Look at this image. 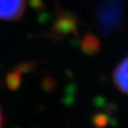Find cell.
<instances>
[{"instance_id":"6da1fadb","label":"cell","mask_w":128,"mask_h":128,"mask_svg":"<svg viewBox=\"0 0 128 128\" xmlns=\"http://www.w3.org/2000/svg\"><path fill=\"white\" fill-rule=\"evenodd\" d=\"M124 6L122 0H101L96 14V26L104 36H114L121 28Z\"/></svg>"},{"instance_id":"7a4b0ae2","label":"cell","mask_w":128,"mask_h":128,"mask_svg":"<svg viewBox=\"0 0 128 128\" xmlns=\"http://www.w3.org/2000/svg\"><path fill=\"white\" fill-rule=\"evenodd\" d=\"M26 0H0V19L14 21L22 17Z\"/></svg>"},{"instance_id":"3957f363","label":"cell","mask_w":128,"mask_h":128,"mask_svg":"<svg viewBox=\"0 0 128 128\" xmlns=\"http://www.w3.org/2000/svg\"><path fill=\"white\" fill-rule=\"evenodd\" d=\"M76 21L75 18L69 13H60L54 25V34L60 38L76 32Z\"/></svg>"},{"instance_id":"277c9868","label":"cell","mask_w":128,"mask_h":128,"mask_svg":"<svg viewBox=\"0 0 128 128\" xmlns=\"http://www.w3.org/2000/svg\"><path fill=\"white\" fill-rule=\"evenodd\" d=\"M113 80L116 88L128 95V56L116 66L113 72Z\"/></svg>"},{"instance_id":"5b68a950","label":"cell","mask_w":128,"mask_h":128,"mask_svg":"<svg viewBox=\"0 0 128 128\" xmlns=\"http://www.w3.org/2000/svg\"><path fill=\"white\" fill-rule=\"evenodd\" d=\"M28 69V65H24V66H19L18 68H16L15 70H13L12 72H10L7 77H6V83L9 89L11 90H16L19 87L20 81H21V77L22 74L25 72V70Z\"/></svg>"},{"instance_id":"8992f818","label":"cell","mask_w":128,"mask_h":128,"mask_svg":"<svg viewBox=\"0 0 128 128\" xmlns=\"http://www.w3.org/2000/svg\"><path fill=\"white\" fill-rule=\"evenodd\" d=\"M82 42V48L86 54H93L99 50V40L94 36H86Z\"/></svg>"},{"instance_id":"52a82bcc","label":"cell","mask_w":128,"mask_h":128,"mask_svg":"<svg viewBox=\"0 0 128 128\" xmlns=\"http://www.w3.org/2000/svg\"><path fill=\"white\" fill-rule=\"evenodd\" d=\"M3 115H2V111H1V108H0V128H3Z\"/></svg>"}]
</instances>
